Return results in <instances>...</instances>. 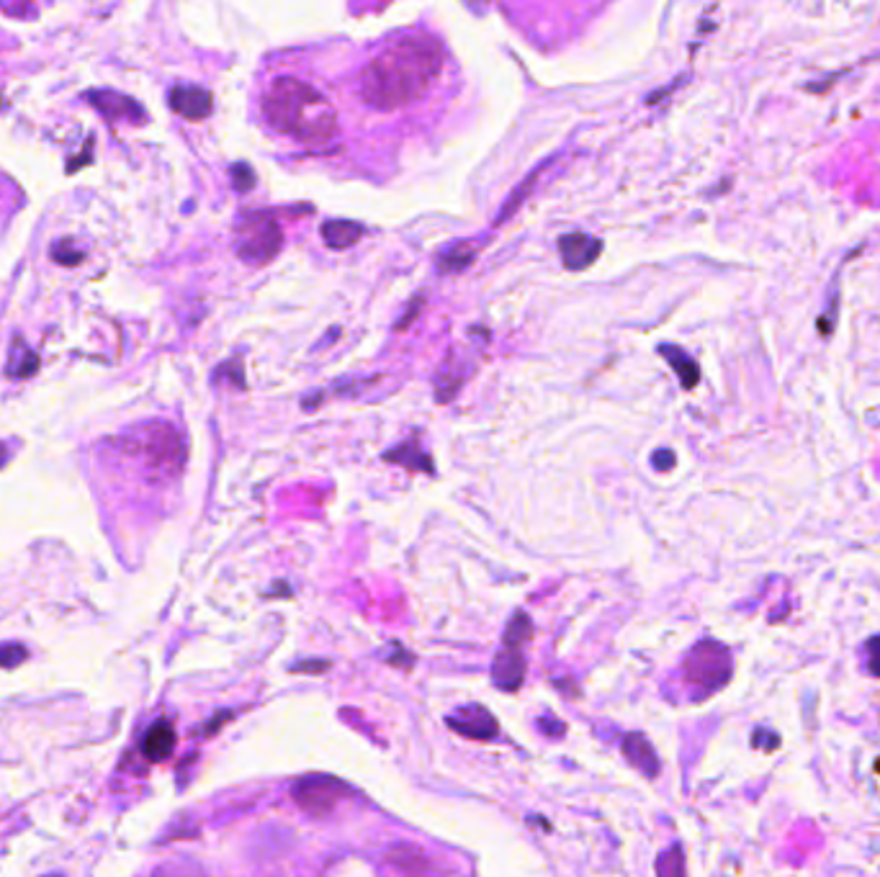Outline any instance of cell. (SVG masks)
I'll use <instances>...</instances> for the list:
<instances>
[{
    "label": "cell",
    "mask_w": 880,
    "mask_h": 877,
    "mask_svg": "<svg viewBox=\"0 0 880 877\" xmlns=\"http://www.w3.org/2000/svg\"><path fill=\"white\" fill-rule=\"evenodd\" d=\"M443 73V44L417 31L384 47L358 80L363 103L376 111H397L422 101Z\"/></svg>",
    "instance_id": "6da1fadb"
},
{
    "label": "cell",
    "mask_w": 880,
    "mask_h": 877,
    "mask_svg": "<svg viewBox=\"0 0 880 877\" xmlns=\"http://www.w3.org/2000/svg\"><path fill=\"white\" fill-rule=\"evenodd\" d=\"M263 114L271 127L304 142H325L338 132L335 106L304 80L276 78L263 96Z\"/></svg>",
    "instance_id": "7a4b0ae2"
},
{
    "label": "cell",
    "mask_w": 880,
    "mask_h": 877,
    "mask_svg": "<svg viewBox=\"0 0 880 877\" xmlns=\"http://www.w3.org/2000/svg\"><path fill=\"white\" fill-rule=\"evenodd\" d=\"M129 456L139 458L155 479H173L186 463V440L170 422H147L119 438Z\"/></svg>",
    "instance_id": "3957f363"
},
{
    "label": "cell",
    "mask_w": 880,
    "mask_h": 877,
    "mask_svg": "<svg viewBox=\"0 0 880 877\" xmlns=\"http://www.w3.org/2000/svg\"><path fill=\"white\" fill-rule=\"evenodd\" d=\"M284 247V229L268 211H248L235 224V253L250 265H266Z\"/></svg>",
    "instance_id": "277c9868"
},
{
    "label": "cell",
    "mask_w": 880,
    "mask_h": 877,
    "mask_svg": "<svg viewBox=\"0 0 880 877\" xmlns=\"http://www.w3.org/2000/svg\"><path fill=\"white\" fill-rule=\"evenodd\" d=\"M682 672L690 687H698L706 695L721 690L731 679V654L724 643L700 641L688 654Z\"/></svg>",
    "instance_id": "5b68a950"
},
{
    "label": "cell",
    "mask_w": 880,
    "mask_h": 877,
    "mask_svg": "<svg viewBox=\"0 0 880 877\" xmlns=\"http://www.w3.org/2000/svg\"><path fill=\"white\" fill-rule=\"evenodd\" d=\"M350 795V787L345 782L335 780V777L327 775H312L304 777V780L296 782L294 787V800L299 803V808L309 813V816H330L335 811V805L343 798Z\"/></svg>",
    "instance_id": "8992f818"
},
{
    "label": "cell",
    "mask_w": 880,
    "mask_h": 877,
    "mask_svg": "<svg viewBox=\"0 0 880 877\" xmlns=\"http://www.w3.org/2000/svg\"><path fill=\"white\" fill-rule=\"evenodd\" d=\"M448 726L456 733H461V736H466V739L474 741H489L497 736L495 715L489 713L487 708H479V705L456 710V715L448 718Z\"/></svg>",
    "instance_id": "52a82bcc"
},
{
    "label": "cell",
    "mask_w": 880,
    "mask_h": 877,
    "mask_svg": "<svg viewBox=\"0 0 880 877\" xmlns=\"http://www.w3.org/2000/svg\"><path fill=\"white\" fill-rule=\"evenodd\" d=\"M384 859L404 877H440V867L422 849L412 844H394L384 852Z\"/></svg>",
    "instance_id": "ba28073f"
},
{
    "label": "cell",
    "mask_w": 880,
    "mask_h": 877,
    "mask_svg": "<svg viewBox=\"0 0 880 877\" xmlns=\"http://www.w3.org/2000/svg\"><path fill=\"white\" fill-rule=\"evenodd\" d=\"M600 253H603V242L592 235H585V232H572V235H564L559 240V255L569 271L590 268L600 258Z\"/></svg>",
    "instance_id": "9c48e42d"
},
{
    "label": "cell",
    "mask_w": 880,
    "mask_h": 877,
    "mask_svg": "<svg viewBox=\"0 0 880 877\" xmlns=\"http://www.w3.org/2000/svg\"><path fill=\"white\" fill-rule=\"evenodd\" d=\"M85 98L93 103L98 114L106 116V121H132V124L145 121V111L139 109V103L116 91H91Z\"/></svg>",
    "instance_id": "30bf717a"
},
{
    "label": "cell",
    "mask_w": 880,
    "mask_h": 877,
    "mask_svg": "<svg viewBox=\"0 0 880 877\" xmlns=\"http://www.w3.org/2000/svg\"><path fill=\"white\" fill-rule=\"evenodd\" d=\"M170 109L188 121H201L214 109V98L199 85H175L170 91Z\"/></svg>",
    "instance_id": "8fae6325"
},
{
    "label": "cell",
    "mask_w": 880,
    "mask_h": 877,
    "mask_svg": "<svg viewBox=\"0 0 880 877\" xmlns=\"http://www.w3.org/2000/svg\"><path fill=\"white\" fill-rule=\"evenodd\" d=\"M623 757L646 777H657L659 769H662L657 751H654V746L641 733H628L626 739H623Z\"/></svg>",
    "instance_id": "7c38bea8"
},
{
    "label": "cell",
    "mask_w": 880,
    "mask_h": 877,
    "mask_svg": "<svg viewBox=\"0 0 880 877\" xmlns=\"http://www.w3.org/2000/svg\"><path fill=\"white\" fill-rule=\"evenodd\" d=\"M492 679L502 690H518L525 679V659L518 649L500 651L492 664Z\"/></svg>",
    "instance_id": "4fadbf2b"
},
{
    "label": "cell",
    "mask_w": 880,
    "mask_h": 877,
    "mask_svg": "<svg viewBox=\"0 0 880 877\" xmlns=\"http://www.w3.org/2000/svg\"><path fill=\"white\" fill-rule=\"evenodd\" d=\"M175 749V728L170 721H155L150 726V731L145 733V741H142V754H145L150 762H163L170 757V751Z\"/></svg>",
    "instance_id": "5bb4252c"
},
{
    "label": "cell",
    "mask_w": 880,
    "mask_h": 877,
    "mask_svg": "<svg viewBox=\"0 0 880 877\" xmlns=\"http://www.w3.org/2000/svg\"><path fill=\"white\" fill-rule=\"evenodd\" d=\"M6 371L11 379H29V376H34L39 371V355L26 345L24 337H13Z\"/></svg>",
    "instance_id": "9a60e30c"
},
{
    "label": "cell",
    "mask_w": 880,
    "mask_h": 877,
    "mask_svg": "<svg viewBox=\"0 0 880 877\" xmlns=\"http://www.w3.org/2000/svg\"><path fill=\"white\" fill-rule=\"evenodd\" d=\"M659 353H662L664 358L670 361V366L675 368V373L680 376V381L685 389H693V386L698 384L700 368H698V363H695L693 358L685 353V350L675 348V345H662V348H659Z\"/></svg>",
    "instance_id": "2e32d148"
},
{
    "label": "cell",
    "mask_w": 880,
    "mask_h": 877,
    "mask_svg": "<svg viewBox=\"0 0 880 877\" xmlns=\"http://www.w3.org/2000/svg\"><path fill=\"white\" fill-rule=\"evenodd\" d=\"M363 232L366 229L356 222H325V227H322V237H325V242L332 250H348V247H353L361 240Z\"/></svg>",
    "instance_id": "e0dca14e"
},
{
    "label": "cell",
    "mask_w": 880,
    "mask_h": 877,
    "mask_svg": "<svg viewBox=\"0 0 880 877\" xmlns=\"http://www.w3.org/2000/svg\"><path fill=\"white\" fill-rule=\"evenodd\" d=\"M384 458H386V461L402 463V466H407V469H410V471H420L422 469V471H425V474H433V463H430V458L425 456V453H422L415 443L399 445V448H394V451L386 453Z\"/></svg>",
    "instance_id": "ac0fdd59"
},
{
    "label": "cell",
    "mask_w": 880,
    "mask_h": 877,
    "mask_svg": "<svg viewBox=\"0 0 880 877\" xmlns=\"http://www.w3.org/2000/svg\"><path fill=\"white\" fill-rule=\"evenodd\" d=\"M477 255V247L471 245V242H464V245H453L451 250L443 253V258L438 260L440 271L443 273H459L464 268H469L471 260Z\"/></svg>",
    "instance_id": "d6986e66"
},
{
    "label": "cell",
    "mask_w": 880,
    "mask_h": 877,
    "mask_svg": "<svg viewBox=\"0 0 880 877\" xmlns=\"http://www.w3.org/2000/svg\"><path fill=\"white\" fill-rule=\"evenodd\" d=\"M657 875L659 877H685V854L682 847H670L657 857Z\"/></svg>",
    "instance_id": "ffe728a7"
},
{
    "label": "cell",
    "mask_w": 880,
    "mask_h": 877,
    "mask_svg": "<svg viewBox=\"0 0 880 877\" xmlns=\"http://www.w3.org/2000/svg\"><path fill=\"white\" fill-rule=\"evenodd\" d=\"M531 620H528V615H515V620L513 623H510V628H507V636H505V641H507V649H518V646H523V641H528V638H531Z\"/></svg>",
    "instance_id": "44dd1931"
},
{
    "label": "cell",
    "mask_w": 880,
    "mask_h": 877,
    "mask_svg": "<svg viewBox=\"0 0 880 877\" xmlns=\"http://www.w3.org/2000/svg\"><path fill=\"white\" fill-rule=\"evenodd\" d=\"M29 651L21 643H0V667L13 669L19 667L21 661H26Z\"/></svg>",
    "instance_id": "7402d4cb"
},
{
    "label": "cell",
    "mask_w": 880,
    "mask_h": 877,
    "mask_svg": "<svg viewBox=\"0 0 880 877\" xmlns=\"http://www.w3.org/2000/svg\"><path fill=\"white\" fill-rule=\"evenodd\" d=\"M834 325H837V286H832V294H829L826 312L819 317V332L821 335H832Z\"/></svg>",
    "instance_id": "603a6c76"
},
{
    "label": "cell",
    "mask_w": 880,
    "mask_h": 877,
    "mask_svg": "<svg viewBox=\"0 0 880 877\" xmlns=\"http://www.w3.org/2000/svg\"><path fill=\"white\" fill-rule=\"evenodd\" d=\"M232 183H235V188L240 193L250 191V188L255 186V173L248 168V165L242 163L235 165V168H232Z\"/></svg>",
    "instance_id": "cb8c5ba5"
},
{
    "label": "cell",
    "mask_w": 880,
    "mask_h": 877,
    "mask_svg": "<svg viewBox=\"0 0 880 877\" xmlns=\"http://www.w3.org/2000/svg\"><path fill=\"white\" fill-rule=\"evenodd\" d=\"M865 656H868V672L880 677V636H873L865 643Z\"/></svg>",
    "instance_id": "d4e9b609"
},
{
    "label": "cell",
    "mask_w": 880,
    "mask_h": 877,
    "mask_svg": "<svg viewBox=\"0 0 880 877\" xmlns=\"http://www.w3.org/2000/svg\"><path fill=\"white\" fill-rule=\"evenodd\" d=\"M651 463H654V469L670 471L672 466H675V453H672V451H657V453H654V458H651Z\"/></svg>",
    "instance_id": "484cf974"
},
{
    "label": "cell",
    "mask_w": 880,
    "mask_h": 877,
    "mask_svg": "<svg viewBox=\"0 0 880 877\" xmlns=\"http://www.w3.org/2000/svg\"><path fill=\"white\" fill-rule=\"evenodd\" d=\"M8 458H11V453H8V448L3 443H0V469H3V466H6L8 463Z\"/></svg>",
    "instance_id": "4316f807"
},
{
    "label": "cell",
    "mask_w": 880,
    "mask_h": 877,
    "mask_svg": "<svg viewBox=\"0 0 880 877\" xmlns=\"http://www.w3.org/2000/svg\"><path fill=\"white\" fill-rule=\"evenodd\" d=\"M541 726H549V728H554V733H561V731H564V726H561V723H551V721H541Z\"/></svg>",
    "instance_id": "83f0119b"
}]
</instances>
